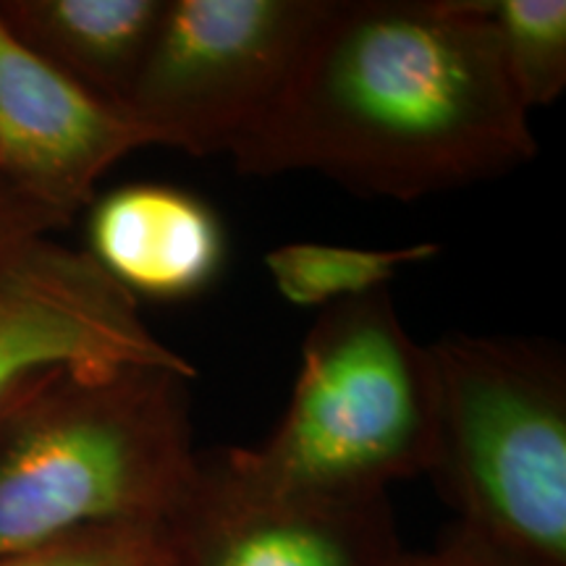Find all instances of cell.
I'll return each instance as SVG.
<instances>
[{"instance_id":"1","label":"cell","mask_w":566,"mask_h":566,"mask_svg":"<svg viewBox=\"0 0 566 566\" xmlns=\"http://www.w3.org/2000/svg\"><path fill=\"white\" fill-rule=\"evenodd\" d=\"M239 174L315 171L412 202L537 155L480 0H328Z\"/></svg>"},{"instance_id":"2","label":"cell","mask_w":566,"mask_h":566,"mask_svg":"<svg viewBox=\"0 0 566 566\" xmlns=\"http://www.w3.org/2000/svg\"><path fill=\"white\" fill-rule=\"evenodd\" d=\"M160 367L42 373L0 401V556L166 522L195 483L189 388Z\"/></svg>"},{"instance_id":"3","label":"cell","mask_w":566,"mask_h":566,"mask_svg":"<svg viewBox=\"0 0 566 566\" xmlns=\"http://www.w3.org/2000/svg\"><path fill=\"white\" fill-rule=\"evenodd\" d=\"M218 459L258 491L321 501L384 499L394 483L430 475L433 365L391 289L323 307L273 433Z\"/></svg>"},{"instance_id":"4","label":"cell","mask_w":566,"mask_h":566,"mask_svg":"<svg viewBox=\"0 0 566 566\" xmlns=\"http://www.w3.org/2000/svg\"><path fill=\"white\" fill-rule=\"evenodd\" d=\"M436 459L457 527L527 566H566V363L554 344H430Z\"/></svg>"},{"instance_id":"5","label":"cell","mask_w":566,"mask_h":566,"mask_svg":"<svg viewBox=\"0 0 566 566\" xmlns=\"http://www.w3.org/2000/svg\"><path fill=\"white\" fill-rule=\"evenodd\" d=\"M328 0H166L124 113L150 145L231 153L268 116Z\"/></svg>"},{"instance_id":"6","label":"cell","mask_w":566,"mask_h":566,"mask_svg":"<svg viewBox=\"0 0 566 566\" xmlns=\"http://www.w3.org/2000/svg\"><path fill=\"white\" fill-rule=\"evenodd\" d=\"M197 367L147 328L139 300L84 250L34 239L0 265V401L61 367Z\"/></svg>"},{"instance_id":"7","label":"cell","mask_w":566,"mask_h":566,"mask_svg":"<svg viewBox=\"0 0 566 566\" xmlns=\"http://www.w3.org/2000/svg\"><path fill=\"white\" fill-rule=\"evenodd\" d=\"M176 566H394L401 548L388 495L321 501L258 491L216 457L166 520Z\"/></svg>"},{"instance_id":"8","label":"cell","mask_w":566,"mask_h":566,"mask_svg":"<svg viewBox=\"0 0 566 566\" xmlns=\"http://www.w3.org/2000/svg\"><path fill=\"white\" fill-rule=\"evenodd\" d=\"M150 147L126 113L27 51L0 21V181L71 223L95 184Z\"/></svg>"},{"instance_id":"9","label":"cell","mask_w":566,"mask_h":566,"mask_svg":"<svg viewBox=\"0 0 566 566\" xmlns=\"http://www.w3.org/2000/svg\"><path fill=\"white\" fill-rule=\"evenodd\" d=\"M84 252L134 300L181 302L218 279L226 233L200 197L168 184H126L92 200Z\"/></svg>"},{"instance_id":"10","label":"cell","mask_w":566,"mask_h":566,"mask_svg":"<svg viewBox=\"0 0 566 566\" xmlns=\"http://www.w3.org/2000/svg\"><path fill=\"white\" fill-rule=\"evenodd\" d=\"M166 0H0V21L27 51L124 113Z\"/></svg>"},{"instance_id":"11","label":"cell","mask_w":566,"mask_h":566,"mask_svg":"<svg viewBox=\"0 0 566 566\" xmlns=\"http://www.w3.org/2000/svg\"><path fill=\"white\" fill-rule=\"evenodd\" d=\"M441 254L436 242H415L391 250L373 247L289 242L265 254V268L279 294L296 307H328L388 289L399 271Z\"/></svg>"},{"instance_id":"12","label":"cell","mask_w":566,"mask_h":566,"mask_svg":"<svg viewBox=\"0 0 566 566\" xmlns=\"http://www.w3.org/2000/svg\"><path fill=\"white\" fill-rule=\"evenodd\" d=\"M509 82L527 111L558 101L566 87L564 0H480Z\"/></svg>"},{"instance_id":"13","label":"cell","mask_w":566,"mask_h":566,"mask_svg":"<svg viewBox=\"0 0 566 566\" xmlns=\"http://www.w3.org/2000/svg\"><path fill=\"white\" fill-rule=\"evenodd\" d=\"M0 566H176L166 522H118L0 556Z\"/></svg>"},{"instance_id":"14","label":"cell","mask_w":566,"mask_h":566,"mask_svg":"<svg viewBox=\"0 0 566 566\" xmlns=\"http://www.w3.org/2000/svg\"><path fill=\"white\" fill-rule=\"evenodd\" d=\"M66 221L55 212L40 208L38 202L27 200L17 189L0 181V265L17 254L34 239L53 237L59 229H66Z\"/></svg>"},{"instance_id":"15","label":"cell","mask_w":566,"mask_h":566,"mask_svg":"<svg viewBox=\"0 0 566 566\" xmlns=\"http://www.w3.org/2000/svg\"><path fill=\"white\" fill-rule=\"evenodd\" d=\"M394 566H527L501 554L462 527H451L433 548L401 551Z\"/></svg>"}]
</instances>
